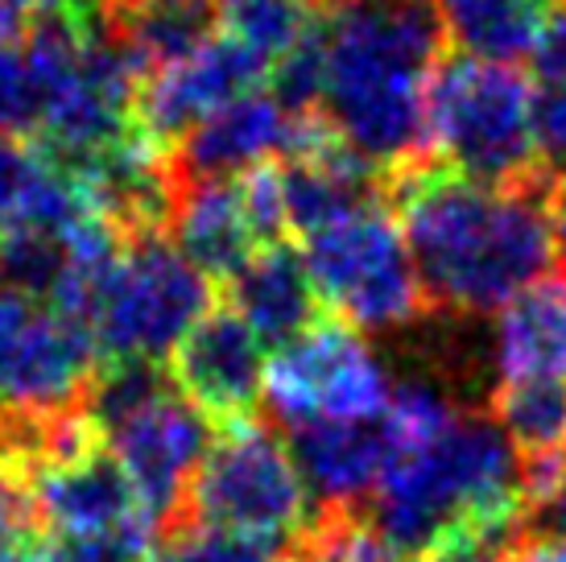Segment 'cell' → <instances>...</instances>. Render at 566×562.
<instances>
[{"label": "cell", "instance_id": "34", "mask_svg": "<svg viewBox=\"0 0 566 562\" xmlns=\"http://www.w3.org/2000/svg\"><path fill=\"white\" fill-rule=\"evenodd\" d=\"M422 562H496V559L480 554V550H459V554H439V559H422Z\"/></svg>", "mask_w": 566, "mask_h": 562}, {"label": "cell", "instance_id": "18", "mask_svg": "<svg viewBox=\"0 0 566 562\" xmlns=\"http://www.w3.org/2000/svg\"><path fill=\"white\" fill-rule=\"evenodd\" d=\"M492 364L504 381H566V273L534 281L501 306Z\"/></svg>", "mask_w": 566, "mask_h": 562}, {"label": "cell", "instance_id": "30", "mask_svg": "<svg viewBox=\"0 0 566 562\" xmlns=\"http://www.w3.org/2000/svg\"><path fill=\"white\" fill-rule=\"evenodd\" d=\"M496 562H566V547L554 542V538H546V533L525 530Z\"/></svg>", "mask_w": 566, "mask_h": 562}, {"label": "cell", "instance_id": "7", "mask_svg": "<svg viewBox=\"0 0 566 562\" xmlns=\"http://www.w3.org/2000/svg\"><path fill=\"white\" fill-rule=\"evenodd\" d=\"M318 298L356 331H401L430 306L406 232L380 204L335 219L306 240Z\"/></svg>", "mask_w": 566, "mask_h": 562}, {"label": "cell", "instance_id": "13", "mask_svg": "<svg viewBox=\"0 0 566 562\" xmlns=\"http://www.w3.org/2000/svg\"><path fill=\"white\" fill-rule=\"evenodd\" d=\"M38 521L63 538H99L120 530H149L142 500L128 485L120 464L112 459L108 443L99 438L83 451L54 459L30 480Z\"/></svg>", "mask_w": 566, "mask_h": 562}, {"label": "cell", "instance_id": "32", "mask_svg": "<svg viewBox=\"0 0 566 562\" xmlns=\"http://www.w3.org/2000/svg\"><path fill=\"white\" fill-rule=\"evenodd\" d=\"M21 9H30L33 17L80 13V9H108V0H21Z\"/></svg>", "mask_w": 566, "mask_h": 562}, {"label": "cell", "instance_id": "25", "mask_svg": "<svg viewBox=\"0 0 566 562\" xmlns=\"http://www.w3.org/2000/svg\"><path fill=\"white\" fill-rule=\"evenodd\" d=\"M534 87L537 162L551 178H566V79L530 83Z\"/></svg>", "mask_w": 566, "mask_h": 562}, {"label": "cell", "instance_id": "27", "mask_svg": "<svg viewBox=\"0 0 566 562\" xmlns=\"http://www.w3.org/2000/svg\"><path fill=\"white\" fill-rule=\"evenodd\" d=\"M38 121V92L25 54L13 46H0V137L25 133Z\"/></svg>", "mask_w": 566, "mask_h": 562}, {"label": "cell", "instance_id": "28", "mask_svg": "<svg viewBox=\"0 0 566 562\" xmlns=\"http://www.w3.org/2000/svg\"><path fill=\"white\" fill-rule=\"evenodd\" d=\"M42 154L13 137H0V228L17 216V207L30 190Z\"/></svg>", "mask_w": 566, "mask_h": 562}, {"label": "cell", "instance_id": "33", "mask_svg": "<svg viewBox=\"0 0 566 562\" xmlns=\"http://www.w3.org/2000/svg\"><path fill=\"white\" fill-rule=\"evenodd\" d=\"M21 25H25V9H21V0H0V46H13L17 38H21Z\"/></svg>", "mask_w": 566, "mask_h": 562}, {"label": "cell", "instance_id": "22", "mask_svg": "<svg viewBox=\"0 0 566 562\" xmlns=\"http://www.w3.org/2000/svg\"><path fill=\"white\" fill-rule=\"evenodd\" d=\"M315 21V0H216V25H223V38L269 66L298 46Z\"/></svg>", "mask_w": 566, "mask_h": 562}, {"label": "cell", "instance_id": "17", "mask_svg": "<svg viewBox=\"0 0 566 562\" xmlns=\"http://www.w3.org/2000/svg\"><path fill=\"white\" fill-rule=\"evenodd\" d=\"M232 294V311L256 331L261 344H290L302 331L323 323V298L311 278V266L294 244H265L228 281Z\"/></svg>", "mask_w": 566, "mask_h": 562}, {"label": "cell", "instance_id": "23", "mask_svg": "<svg viewBox=\"0 0 566 562\" xmlns=\"http://www.w3.org/2000/svg\"><path fill=\"white\" fill-rule=\"evenodd\" d=\"M277 562H397L360 509H318Z\"/></svg>", "mask_w": 566, "mask_h": 562}, {"label": "cell", "instance_id": "24", "mask_svg": "<svg viewBox=\"0 0 566 562\" xmlns=\"http://www.w3.org/2000/svg\"><path fill=\"white\" fill-rule=\"evenodd\" d=\"M158 562H273L269 547L237 538V533L207 530V525H178L161 533Z\"/></svg>", "mask_w": 566, "mask_h": 562}, {"label": "cell", "instance_id": "1", "mask_svg": "<svg viewBox=\"0 0 566 562\" xmlns=\"http://www.w3.org/2000/svg\"><path fill=\"white\" fill-rule=\"evenodd\" d=\"M546 183L551 178L484 187L434 157L389 174V195L430 306L492 314L546 278L554 261Z\"/></svg>", "mask_w": 566, "mask_h": 562}, {"label": "cell", "instance_id": "4", "mask_svg": "<svg viewBox=\"0 0 566 562\" xmlns=\"http://www.w3.org/2000/svg\"><path fill=\"white\" fill-rule=\"evenodd\" d=\"M426 154L484 187H530L537 162L534 87L509 63L451 54L426 92Z\"/></svg>", "mask_w": 566, "mask_h": 562}, {"label": "cell", "instance_id": "19", "mask_svg": "<svg viewBox=\"0 0 566 562\" xmlns=\"http://www.w3.org/2000/svg\"><path fill=\"white\" fill-rule=\"evenodd\" d=\"M112 38L142 79L203 50L216 30V0H108Z\"/></svg>", "mask_w": 566, "mask_h": 562}, {"label": "cell", "instance_id": "12", "mask_svg": "<svg viewBox=\"0 0 566 562\" xmlns=\"http://www.w3.org/2000/svg\"><path fill=\"white\" fill-rule=\"evenodd\" d=\"M265 71L269 63H261L256 54L237 46L232 38H211L190 59L142 79L137 121L158 145L174 149L211 112L228 108V104H237L240 95L256 92Z\"/></svg>", "mask_w": 566, "mask_h": 562}, {"label": "cell", "instance_id": "10", "mask_svg": "<svg viewBox=\"0 0 566 562\" xmlns=\"http://www.w3.org/2000/svg\"><path fill=\"white\" fill-rule=\"evenodd\" d=\"M104 443L142 500L145 521L161 533L178 530L195 471L207 455V422L182 397L161 389L154 402L116 422Z\"/></svg>", "mask_w": 566, "mask_h": 562}, {"label": "cell", "instance_id": "9", "mask_svg": "<svg viewBox=\"0 0 566 562\" xmlns=\"http://www.w3.org/2000/svg\"><path fill=\"white\" fill-rule=\"evenodd\" d=\"M99 368L95 340L71 314L0 290V414L83 409Z\"/></svg>", "mask_w": 566, "mask_h": 562}, {"label": "cell", "instance_id": "31", "mask_svg": "<svg viewBox=\"0 0 566 562\" xmlns=\"http://www.w3.org/2000/svg\"><path fill=\"white\" fill-rule=\"evenodd\" d=\"M546 228H551L554 257L563 261L566 273V178H551L546 183Z\"/></svg>", "mask_w": 566, "mask_h": 562}, {"label": "cell", "instance_id": "26", "mask_svg": "<svg viewBox=\"0 0 566 562\" xmlns=\"http://www.w3.org/2000/svg\"><path fill=\"white\" fill-rule=\"evenodd\" d=\"M46 562H158L145 530L99 533V538H63L46 550Z\"/></svg>", "mask_w": 566, "mask_h": 562}, {"label": "cell", "instance_id": "8", "mask_svg": "<svg viewBox=\"0 0 566 562\" xmlns=\"http://www.w3.org/2000/svg\"><path fill=\"white\" fill-rule=\"evenodd\" d=\"M265 397L294 430L318 422H360L385 409L389 376L356 327L315 323L277 347V360L265 368Z\"/></svg>", "mask_w": 566, "mask_h": 562}, {"label": "cell", "instance_id": "29", "mask_svg": "<svg viewBox=\"0 0 566 562\" xmlns=\"http://www.w3.org/2000/svg\"><path fill=\"white\" fill-rule=\"evenodd\" d=\"M530 530L546 533V538H554V542L566 547V471H563V480L530 509Z\"/></svg>", "mask_w": 566, "mask_h": 562}, {"label": "cell", "instance_id": "6", "mask_svg": "<svg viewBox=\"0 0 566 562\" xmlns=\"http://www.w3.org/2000/svg\"><path fill=\"white\" fill-rule=\"evenodd\" d=\"M311 521V492L294 451L269 426L223 430L195 471L182 525L237 533L249 542H290Z\"/></svg>", "mask_w": 566, "mask_h": 562}, {"label": "cell", "instance_id": "5", "mask_svg": "<svg viewBox=\"0 0 566 562\" xmlns=\"http://www.w3.org/2000/svg\"><path fill=\"white\" fill-rule=\"evenodd\" d=\"M203 314L207 278L166 240V232H149L120 240L83 327L104 360L158 364Z\"/></svg>", "mask_w": 566, "mask_h": 562}, {"label": "cell", "instance_id": "21", "mask_svg": "<svg viewBox=\"0 0 566 562\" xmlns=\"http://www.w3.org/2000/svg\"><path fill=\"white\" fill-rule=\"evenodd\" d=\"M521 459L566 455V381H504L492 389V409Z\"/></svg>", "mask_w": 566, "mask_h": 562}, {"label": "cell", "instance_id": "20", "mask_svg": "<svg viewBox=\"0 0 566 562\" xmlns=\"http://www.w3.org/2000/svg\"><path fill=\"white\" fill-rule=\"evenodd\" d=\"M554 0H434L442 33L488 63L530 59Z\"/></svg>", "mask_w": 566, "mask_h": 562}, {"label": "cell", "instance_id": "35", "mask_svg": "<svg viewBox=\"0 0 566 562\" xmlns=\"http://www.w3.org/2000/svg\"><path fill=\"white\" fill-rule=\"evenodd\" d=\"M315 4H323V0H315Z\"/></svg>", "mask_w": 566, "mask_h": 562}, {"label": "cell", "instance_id": "11", "mask_svg": "<svg viewBox=\"0 0 566 562\" xmlns=\"http://www.w3.org/2000/svg\"><path fill=\"white\" fill-rule=\"evenodd\" d=\"M170 381L195 414L220 430L256 422L265 344L232 306L207 311L170 352Z\"/></svg>", "mask_w": 566, "mask_h": 562}, {"label": "cell", "instance_id": "15", "mask_svg": "<svg viewBox=\"0 0 566 562\" xmlns=\"http://www.w3.org/2000/svg\"><path fill=\"white\" fill-rule=\"evenodd\" d=\"M178 252L207 281H232L265 240L256 236L240 178H178L170 228Z\"/></svg>", "mask_w": 566, "mask_h": 562}, {"label": "cell", "instance_id": "14", "mask_svg": "<svg viewBox=\"0 0 566 562\" xmlns=\"http://www.w3.org/2000/svg\"><path fill=\"white\" fill-rule=\"evenodd\" d=\"M298 121L302 116L277 104V95H240L237 104L211 112L174 145V170L178 178L195 183V178H232L269 166L273 157L290 154Z\"/></svg>", "mask_w": 566, "mask_h": 562}, {"label": "cell", "instance_id": "16", "mask_svg": "<svg viewBox=\"0 0 566 562\" xmlns=\"http://www.w3.org/2000/svg\"><path fill=\"white\" fill-rule=\"evenodd\" d=\"M290 451L306 480V492L318 497V509H360V500L377 492L394 459V443L377 414L360 422L298 426Z\"/></svg>", "mask_w": 566, "mask_h": 562}, {"label": "cell", "instance_id": "3", "mask_svg": "<svg viewBox=\"0 0 566 562\" xmlns=\"http://www.w3.org/2000/svg\"><path fill=\"white\" fill-rule=\"evenodd\" d=\"M323 95L327 125L380 174L426 154V92L442 54L434 0H323Z\"/></svg>", "mask_w": 566, "mask_h": 562}, {"label": "cell", "instance_id": "2", "mask_svg": "<svg viewBox=\"0 0 566 562\" xmlns=\"http://www.w3.org/2000/svg\"><path fill=\"white\" fill-rule=\"evenodd\" d=\"M373 497V530L406 562L501 559L530 530L521 455L488 409H459L422 447L397 451Z\"/></svg>", "mask_w": 566, "mask_h": 562}]
</instances>
